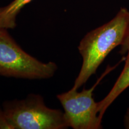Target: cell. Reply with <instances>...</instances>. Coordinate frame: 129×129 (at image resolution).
Segmentation results:
<instances>
[{"instance_id":"obj_1","label":"cell","mask_w":129,"mask_h":129,"mask_svg":"<svg viewBox=\"0 0 129 129\" xmlns=\"http://www.w3.org/2000/svg\"><path fill=\"white\" fill-rule=\"evenodd\" d=\"M129 25V11L121 7L112 20L88 32L80 41L83 64L72 88L78 90L96 73L109 53L124 40Z\"/></svg>"},{"instance_id":"obj_2","label":"cell","mask_w":129,"mask_h":129,"mask_svg":"<svg viewBox=\"0 0 129 129\" xmlns=\"http://www.w3.org/2000/svg\"><path fill=\"white\" fill-rule=\"evenodd\" d=\"M3 106L10 128L63 129L68 127L64 112L48 108L39 95L30 94L25 99L5 102Z\"/></svg>"},{"instance_id":"obj_3","label":"cell","mask_w":129,"mask_h":129,"mask_svg":"<svg viewBox=\"0 0 129 129\" xmlns=\"http://www.w3.org/2000/svg\"><path fill=\"white\" fill-rule=\"evenodd\" d=\"M7 29H0V75L26 79L53 77L57 69L55 63H43L26 53Z\"/></svg>"},{"instance_id":"obj_4","label":"cell","mask_w":129,"mask_h":129,"mask_svg":"<svg viewBox=\"0 0 129 129\" xmlns=\"http://www.w3.org/2000/svg\"><path fill=\"white\" fill-rule=\"evenodd\" d=\"M114 68H108L89 89L81 92L72 88L67 92L58 94L57 98L63 108L68 127L74 129H99L102 128V119L98 112V102L94 101L93 93L102 79Z\"/></svg>"},{"instance_id":"obj_5","label":"cell","mask_w":129,"mask_h":129,"mask_svg":"<svg viewBox=\"0 0 129 129\" xmlns=\"http://www.w3.org/2000/svg\"><path fill=\"white\" fill-rule=\"evenodd\" d=\"M125 60V64L114 86L108 94L99 102H98L99 116L102 119L108 108L117 99V97L129 87V51Z\"/></svg>"},{"instance_id":"obj_6","label":"cell","mask_w":129,"mask_h":129,"mask_svg":"<svg viewBox=\"0 0 129 129\" xmlns=\"http://www.w3.org/2000/svg\"><path fill=\"white\" fill-rule=\"evenodd\" d=\"M32 0H14L7 6L0 7V17L7 24L9 29L16 26V17L26 5Z\"/></svg>"},{"instance_id":"obj_7","label":"cell","mask_w":129,"mask_h":129,"mask_svg":"<svg viewBox=\"0 0 129 129\" xmlns=\"http://www.w3.org/2000/svg\"><path fill=\"white\" fill-rule=\"evenodd\" d=\"M129 51V25L125 35L124 40L121 45V50L120 53L121 54H124Z\"/></svg>"},{"instance_id":"obj_8","label":"cell","mask_w":129,"mask_h":129,"mask_svg":"<svg viewBox=\"0 0 129 129\" xmlns=\"http://www.w3.org/2000/svg\"><path fill=\"white\" fill-rule=\"evenodd\" d=\"M0 128H10L4 111L0 109Z\"/></svg>"},{"instance_id":"obj_9","label":"cell","mask_w":129,"mask_h":129,"mask_svg":"<svg viewBox=\"0 0 129 129\" xmlns=\"http://www.w3.org/2000/svg\"><path fill=\"white\" fill-rule=\"evenodd\" d=\"M125 128L129 129V108L127 109L125 116Z\"/></svg>"},{"instance_id":"obj_10","label":"cell","mask_w":129,"mask_h":129,"mask_svg":"<svg viewBox=\"0 0 129 129\" xmlns=\"http://www.w3.org/2000/svg\"><path fill=\"white\" fill-rule=\"evenodd\" d=\"M1 28L9 29V27H8L7 24L6 23V22L3 20V19L0 17V29Z\"/></svg>"}]
</instances>
